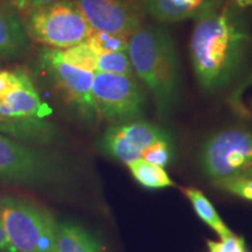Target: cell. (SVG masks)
Segmentation results:
<instances>
[{
    "label": "cell",
    "mask_w": 252,
    "mask_h": 252,
    "mask_svg": "<svg viewBox=\"0 0 252 252\" xmlns=\"http://www.w3.org/2000/svg\"><path fill=\"white\" fill-rule=\"evenodd\" d=\"M238 8L220 1L196 18L189 50L198 84L208 93L224 89L243 69L251 36Z\"/></svg>",
    "instance_id": "1"
},
{
    "label": "cell",
    "mask_w": 252,
    "mask_h": 252,
    "mask_svg": "<svg viewBox=\"0 0 252 252\" xmlns=\"http://www.w3.org/2000/svg\"><path fill=\"white\" fill-rule=\"evenodd\" d=\"M135 77L152 94L160 117L171 115L180 98L181 64L174 40L165 27L143 25L128 39Z\"/></svg>",
    "instance_id": "2"
},
{
    "label": "cell",
    "mask_w": 252,
    "mask_h": 252,
    "mask_svg": "<svg viewBox=\"0 0 252 252\" xmlns=\"http://www.w3.org/2000/svg\"><path fill=\"white\" fill-rule=\"evenodd\" d=\"M0 215L6 237L17 252H54L58 222L45 208L1 195Z\"/></svg>",
    "instance_id": "3"
},
{
    "label": "cell",
    "mask_w": 252,
    "mask_h": 252,
    "mask_svg": "<svg viewBox=\"0 0 252 252\" xmlns=\"http://www.w3.org/2000/svg\"><path fill=\"white\" fill-rule=\"evenodd\" d=\"M21 21L31 40L54 49L70 48L87 41L94 33L75 0L35 9Z\"/></svg>",
    "instance_id": "4"
},
{
    "label": "cell",
    "mask_w": 252,
    "mask_h": 252,
    "mask_svg": "<svg viewBox=\"0 0 252 252\" xmlns=\"http://www.w3.org/2000/svg\"><path fill=\"white\" fill-rule=\"evenodd\" d=\"M63 176L64 167L52 153L0 134V181L41 187L56 184Z\"/></svg>",
    "instance_id": "5"
},
{
    "label": "cell",
    "mask_w": 252,
    "mask_h": 252,
    "mask_svg": "<svg viewBox=\"0 0 252 252\" xmlns=\"http://www.w3.org/2000/svg\"><path fill=\"white\" fill-rule=\"evenodd\" d=\"M37 65L80 119L87 124L98 119L93 97L94 72L67 64L61 58V50L48 47L40 50Z\"/></svg>",
    "instance_id": "6"
},
{
    "label": "cell",
    "mask_w": 252,
    "mask_h": 252,
    "mask_svg": "<svg viewBox=\"0 0 252 252\" xmlns=\"http://www.w3.org/2000/svg\"><path fill=\"white\" fill-rule=\"evenodd\" d=\"M200 163L214 181L244 176L252 169V132L228 128L214 133L201 149Z\"/></svg>",
    "instance_id": "7"
},
{
    "label": "cell",
    "mask_w": 252,
    "mask_h": 252,
    "mask_svg": "<svg viewBox=\"0 0 252 252\" xmlns=\"http://www.w3.org/2000/svg\"><path fill=\"white\" fill-rule=\"evenodd\" d=\"M93 97L98 118L112 124L137 121L144 115L146 96L135 76L97 71Z\"/></svg>",
    "instance_id": "8"
},
{
    "label": "cell",
    "mask_w": 252,
    "mask_h": 252,
    "mask_svg": "<svg viewBox=\"0 0 252 252\" xmlns=\"http://www.w3.org/2000/svg\"><path fill=\"white\" fill-rule=\"evenodd\" d=\"M94 31L131 36L143 26L141 0H75Z\"/></svg>",
    "instance_id": "9"
},
{
    "label": "cell",
    "mask_w": 252,
    "mask_h": 252,
    "mask_svg": "<svg viewBox=\"0 0 252 252\" xmlns=\"http://www.w3.org/2000/svg\"><path fill=\"white\" fill-rule=\"evenodd\" d=\"M0 113L11 118L45 119L52 109L42 102L28 72L25 74L21 87L0 102Z\"/></svg>",
    "instance_id": "10"
},
{
    "label": "cell",
    "mask_w": 252,
    "mask_h": 252,
    "mask_svg": "<svg viewBox=\"0 0 252 252\" xmlns=\"http://www.w3.org/2000/svg\"><path fill=\"white\" fill-rule=\"evenodd\" d=\"M0 134L33 145H50L59 140L60 131L41 118H11L0 113Z\"/></svg>",
    "instance_id": "11"
},
{
    "label": "cell",
    "mask_w": 252,
    "mask_h": 252,
    "mask_svg": "<svg viewBox=\"0 0 252 252\" xmlns=\"http://www.w3.org/2000/svg\"><path fill=\"white\" fill-rule=\"evenodd\" d=\"M146 13L161 23H178L201 14L222 0H141Z\"/></svg>",
    "instance_id": "12"
},
{
    "label": "cell",
    "mask_w": 252,
    "mask_h": 252,
    "mask_svg": "<svg viewBox=\"0 0 252 252\" xmlns=\"http://www.w3.org/2000/svg\"><path fill=\"white\" fill-rule=\"evenodd\" d=\"M28 49L30 37L21 19L0 7V59L23 58Z\"/></svg>",
    "instance_id": "13"
},
{
    "label": "cell",
    "mask_w": 252,
    "mask_h": 252,
    "mask_svg": "<svg viewBox=\"0 0 252 252\" xmlns=\"http://www.w3.org/2000/svg\"><path fill=\"white\" fill-rule=\"evenodd\" d=\"M54 252H104L99 242L83 226L72 222L58 223Z\"/></svg>",
    "instance_id": "14"
},
{
    "label": "cell",
    "mask_w": 252,
    "mask_h": 252,
    "mask_svg": "<svg viewBox=\"0 0 252 252\" xmlns=\"http://www.w3.org/2000/svg\"><path fill=\"white\" fill-rule=\"evenodd\" d=\"M112 125L117 130L118 133H121L140 153H143L145 149H147L157 141H173L172 135L169 134L168 131L147 122L133 121Z\"/></svg>",
    "instance_id": "15"
},
{
    "label": "cell",
    "mask_w": 252,
    "mask_h": 252,
    "mask_svg": "<svg viewBox=\"0 0 252 252\" xmlns=\"http://www.w3.org/2000/svg\"><path fill=\"white\" fill-rule=\"evenodd\" d=\"M184 193L186 196L188 197V200L190 201L191 204H193L194 210L196 212V214L200 217L201 220H203L206 224H208L210 228L215 230L217 234L220 235V239L229 237V236L234 235L231 232L228 226L224 224L222 220L217 212L215 210V208L210 201L204 196L202 194V191L197 190L195 188H185Z\"/></svg>",
    "instance_id": "16"
},
{
    "label": "cell",
    "mask_w": 252,
    "mask_h": 252,
    "mask_svg": "<svg viewBox=\"0 0 252 252\" xmlns=\"http://www.w3.org/2000/svg\"><path fill=\"white\" fill-rule=\"evenodd\" d=\"M133 178L146 188H166L174 185L165 169L144 159L127 163Z\"/></svg>",
    "instance_id": "17"
},
{
    "label": "cell",
    "mask_w": 252,
    "mask_h": 252,
    "mask_svg": "<svg viewBox=\"0 0 252 252\" xmlns=\"http://www.w3.org/2000/svg\"><path fill=\"white\" fill-rule=\"evenodd\" d=\"M61 58L63 62H65L67 64L82 69V70L91 72L97 70L98 54L94 52L93 47L87 41L78 43L76 46H72L70 48L62 49Z\"/></svg>",
    "instance_id": "18"
},
{
    "label": "cell",
    "mask_w": 252,
    "mask_h": 252,
    "mask_svg": "<svg viewBox=\"0 0 252 252\" xmlns=\"http://www.w3.org/2000/svg\"><path fill=\"white\" fill-rule=\"evenodd\" d=\"M128 39L130 36L123 34L105 33V32L94 31L87 42L93 47L97 54H105L113 52H126L128 48Z\"/></svg>",
    "instance_id": "19"
},
{
    "label": "cell",
    "mask_w": 252,
    "mask_h": 252,
    "mask_svg": "<svg viewBox=\"0 0 252 252\" xmlns=\"http://www.w3.org/2000/svg\"><path fill=\"white\" fill-rule=\"evenodd\" d=\"M97 71L116 75H126V76H135L131 64V60L128 58L127 50L126 52L105 53V54L98 55Z\"/></svg>",
    "instance_id": "20"
},
{
    "label": "cell",
    "mask_w": 252,
    "mask_h": 252,
    "mask_svg": "<svg viewBox=\"0 0 252 252\" xmlns=\"http://www.w3.org/2000/svg\"><path fill=\"white\" fill-rule=\"evenodd\" d=\"M172 143L173 141L169 140L157 141V143L152 144L143 151L141 159L163 168V167L168 165L173 157Z\"/></svg>",
    "instance_id": "21"
},
{
    "label": "cell",
    "mask_w": 252,
    "mask_h": 252,
    "mask_svg": "<svg viewBox=\"0 0 252 252\" xmlns=\"http://www.w3.org/2000/svg\"><path fill=\"white\" fill-rule=\"evenodd\" d=\"M63 0H2L5 8L11 11L20 19L35 9L46 7V6L56 4Z\"/></svg>",
    "instance_id": "22"
},
{
    "label": "cell",
    "mask_w": 252,
    "mask_h": 252,
    "mask_svg": "<svg viewBox=\"0 0 252 252\" xmlns=\"http://www.w3.org/2000/svg\"><path fill=\"white\" fill-rule=\"evenodd\" d=\"M25 74H26V70L24 69L0 70V102L21 87Z\"/></svg>",
    "instance_id": "23"
},
{
    "label": "cell",
    "mask_w": 252,
    "mask_h": 252,
    "mask_svg": "<svg viewBox=\"0 0 252 252\" xmlns=\"http://www.w3.org/2000/svg\"><path fill=\"white\" fill-rule=\"evenodd\" d=\"M214 182L219 188L252 201V179L250 178H232Z\"/></svg>",
    "instance_id": "24"
},
{
    "label": "cell",
    "mask_w": 252,
    "mask_h": 252,
    "mask_svg": "<svg viewBox=\"0 0 252 252\" xmlns=\"http://www.w3.org/2000/svg\"><path fill=\"white\" fill-rule=\"evenodd\" d=\"M207 243L210 252H247L244 239L236 235L223 238L220 242L208 241Z\"/></svg>",
    "instance_id": "25"
},
{
    "label": "cell",
    "mask_w": 252,
    "mask_h": 252,
    "mask_svg": "<svg viewBox=\"0 0 252 252\" xmlns=\"http://www.w3.org/2000/svg\"><path fill=\"white\" fill-rule=\"evenodd\" d=\"M0 252H17L14 250V248L12 247V244L9 243L7 237H6L1 215H0Z\"/></svg>",
    "instance_id": "26"
},
{
    "label": "cell",
    "mask_w": 252,
    "mask_h": 252,
    "mask_svg": "<svg viewBox=\"0 0 252 252\" xmlns=\"http://www.w3.org/2000/svg\"><path fill=\"white\" fill-rule=\"evenodd\" d=\"M249 86H252V74L250 75V76H248L247 78H245V80L242 82V84L241 86H239L237 89L235 90V93L232 94V96H231V102H232V104H234V105L236 106V108H238V105H239V102H238V99H239V94H242V91H243L245 88L247 87H249Z\"/></svg>",
    "instance_id": "27"
},
{
    "label": "cell",
    "mask_w": 252,
    "mask_h": 252,
    "mask_svg": "<svg viewBox=\"0 0 252 252\" xmlns=\"http://www.w3.org/2000/svg\"><path fill=\"white\" fill-rule=\"evenodd\" d=\"M236 5L238 7H247V6H252V0H236Z\"/></svg>",
    "instance_id": "28"
},
{
    "label": "cell",
    "mask_w": 252,
    "mask_h": 252,
    "mask_svg": "<svg viewBox=\"0 0 252 252\" xmlns=\"http://www.w3.org/2000/svg\"><path fill=\"white\" fill-rule=\"evenodd\" d=\"M241 178H250V179H252V169L250 172H248L244 176H241Z\"/></svg>",
    "instance_id": "29"
}]
</instances>
